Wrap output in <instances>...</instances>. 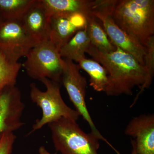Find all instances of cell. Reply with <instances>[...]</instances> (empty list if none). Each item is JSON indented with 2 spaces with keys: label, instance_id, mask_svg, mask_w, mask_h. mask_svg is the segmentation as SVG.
Returning a JSON list of instances; mask_svg holds the SVG:
<instances>
[{
  "label": "cell",
  "instance_id": "obj_4",
  "mask_svg": "<svg viewBox=\"0 0 154 154\" xmlns=\"http://www.w3.org/2000/svg\"><path fill=\"white\" fill-rule=\"evenodd\" d=\"M76 122L61 118L48 125L56 150L61 154H98L99 140L84 132Z\"/></svg>",
  "mask_w": 154,
  "mask_h": 154
},
{
  "label": "cell",
  "instance_id": "obj_21",
  "mask_svg": "<svg viewBox=\"0 0 154 154\" xmlns=\"http://www.w3.org/2000/svg\"><path fill=\"white\" fill-rule=\"evenodd\" d=\"M38 152H39V154H57L51 153L49 152L43 146H41L39 148Z\"/></svg>",
  "mask_w": 154,
  "mask_h": 154
},
{
  "label": "cell",
  "instance_id": "obj_10",
  "mask_svg": "<svg viewBox=\"0 0 154 154\" xmlns=\"http://www.w3.org/2000/svg\"><path fill=\"white\" fill-rule=\"evenodd\" d=\"M35 45L20 21H4L0 24V51L22 57Z\"/></svg>",
  "mask_w": 154,
  "mask_h": 154
},
{
  "label": "cell",
  "instance_id": "obj_11",
  "mask_svg": "<svg viewBox=\"0 0 154 154\" xmlns=\"http://www.w3.org/2000/svg\"><path fill=\"white\" fill-rule=\"evenodd\" d=\"M125 134L134 141L138 154H154V114L134 117L125 127Z\"/></svg>",
  "mask_w": 154,
  "mask_h": 154
},
{
  "label": "cell",
  "instance_id": "obj_5",
  "mask_svg": "<svg viewBox=\"0 0 154 154\" xmlns=\"http://www.w3.org/2000/svg\"><path fill=\"white\" fill-rule=\"evenodd\" d=\"M25 57L22 67L30 78L39 81L48 79L60 84L65 61L61 57L59 50L50 42L35 45Z\"/></svg>",
  "mask_w": 154,
  "mask_h": 154
},
{
  "label": "cell",
  "instance_id": "obj_9",
  "mask_svg": "<svg viewBox=\"0 0 154 154\" xmlns=\"http://www.w3.org/2000/svg\"><path fill=\"white\" fill-rule=\"evenodd\" d=\"M90 14L76 13L51 16L49 41L60 51L77 32L85 29Z\"/></svg>",
  "mask_w": 154,
  "mask_h": 154
},
{
  "label": "cell",
  "instance_id": "obj_15",
  "mask_svg": "<svg viewBox=\"0 0 154 154\" xmlns=\"http://www.w3.org/2000/svg\"><path fill=\"white\" fill-rule=\"evenodd\" d=\"M91 43L86 28L77 32L60 49V54L64 59L78 63L81 59L85 57V54Z\"/></svg>",
  "mask_w": 154,
  "mask_h": 154
},
{
  "label": "cell",
  "instance_id": "obj_19",
  "mask_svg": "<svg viewBox=\"0 0 154 154\" xmlns=\"http://www.w3.org/2000/svg\"><path fill=\"white\" fill-rule=\"evenodd\" d=\"M145 47L146 53L144 63L147 71V86L148 89L151 85L154 75V36L151 37Z\"/></svg>",
  "mask_w": 154,
  "mask_h": 154
},
{
  "label": "cell",
  "instance_id": "obj_22",
  "mask_svg": "<svg viewBox=\"0 0 154 154\" xmlns=\"http://www.w3.org/2000/svg\"><path fill=\"white\" fill-rule=\"evenodd\" d=\"M131 146H132V149H131L130 154H138L136 150L134 141L132 139H131Z\"/></svg>",
  "mask_w": 154,
  "mask_h": 154
},
{
  "label": "cell",
  "instance_id": "obj_3",
  "mask_svg": "<svg viewBox=\"0 0 154 154\" xmlns=\"http://www.w3.org/2000/svg\"><path fill=\"white\" fill-rule=\"evenodd\" d=\"M40 82L46 87V91H41L35 83L30 85V99L41 108L42 113L41 118L33 125L30 134L61 118L77 121L79 114L63 101L61 95L60 84L48 79H42Z\"/></svg>",
  "mask_w": 154,
  "mask_h": 154
},
{
  "label": "cell",
  "instance_id": "obj_18",
  "mask_svg": "<svg viewBox=\"0 0 154 154\" xmlns=\"http://www.w3.org/2000/svg\"><path fill=\"white\" fill-rule=\"evenodd\" d=\"M37 0H0V13L4 21H20Z\"/></svg>",
  "mask_w": 154,
  "mask_h": 154
},
{
  "label": "cell",
  "instance_id": "obj_16",
  "mask_svg": "<svg viewBox=\"0 0 154 154\" xmlns=\"http://www.w3.org/2000/svg\"><path fill=\"white\" fill-rule=\"evenodd\" d=\"M100 21L90 14L88 18L86 30L91 44L102 52L114 51L116 47L112 44Z\"/></svg>",
  "mask_w": 154,
  "mask_h": 154
},
{
  "label": "cell",
  "instance_id": "obj_12",
  "mask_svg": "<svg viewBox=\"0 0 154 154\" xmlns=\"http://www.w3.org/2000/svg\"><path fill=\"white\" fill-rule=\"evenodd\" d=\"M20 22L36 45L49 41L50 17L39 0L27 11Z\"/></svg>",
  "mask_w": 154,
  "mask_h": 154
},
{
  "label": "cell",
  "instance_id": "obj_17",
  "mask_svg": "<svg viewBox=\"0 0 154 154\" xmlns=\"http://www.w3.org/2000/svg\"><path fill=\"white\" fill-rule=\"evenodd\" d=\"M78 63L80 69L89 75L90 86L96 92H104L108 79L106 69L96 61L86 57L81 59Z\"/></svg>",
  "mask_w": 154,
  "mask_h": 154
},
{
  "label": "cell",
  "instance_id": "obj_23",
  "mask_svg": "<svg viewBox=\"0 0 154 154\" xmlns=\"http://www.w3.org/2000/svg\"><path fill=\"white\" fill-rule=\"evenodd\" d=\"M3 21H4V20L2 19V16L0 15V24H1V23H2V22H3Z\"/></svg>",
  "mask_w": 154,
  "mask_h": 154
},
{
  "label": "cell",
  "instance_id": "obj_6",
  "mask_svg": "<svg viewBox=\"0 0 154 154\" xmlns=\"http://www.w3.org/2000/svg\"><path fill=\"white\" fill-rule=\"evenodd\" d=\"M117 1H92L91 14L101 22L113 45L131 54L140 63L145 66L144 57L146 53L145 47L118 27L112 18V12Z\"/></svg>",
  "mask_w": 154,
  "mask_h": 154
},
{
  "label": "cell",
  "instance_id": "obj_20",
  "mask_svg": "<svg viewBox=\"0 0 154 154\" xmlns=\"http://www.w3.org/2000/svg\"><path fill=\"white\" fill-rule=\"evenodd\" d=\"M17 136L14 133H7L0 139V154H11Z\"/></svg>",
  "mask_w": 154,
  "mask_h": 154
},
{
  "label": "cell",
  "instance_id": "obj_1",
  "mask_svg": "<svg viewBox=\"0 0 154 154\" xmlns=\"http://www.w3.org/2000/svg\"><path fill=\"white\" fill-rule=\"evenodd\" d=\"M86 53L99 62L107 71L108 79L104 93L108 96H131L136 87L139 92L135 98L132 107L147 86V71L134 57L116 47L114 51L102 52L90 45Z\"/></svg>",
  "mask_w": 154,
  "mask_h": 154
},
{
  "label": "cell",
  "instance_id": "obj_2",
  "mask_svg": "<svg viewBox=\"0 0 154 154\" xmlns=\"http://www.w3.org/2000/svg\"><path fill=\"white\" fill-rule=\"evenodd\" d=\"M112 17L118 27L144 46L154 36V0H117Z\"/></svg>",
  "mask_w": 154,
  "mask_h": 154
},
{
  "label": "cell",
  "instance_id": "obj_7",
  "mask_svg": "<svg viewBox=\"0 0 154 154\" xmlns=\"http://www.w3.org/2000/svg\"><path fill=\"white\" fill-rule=\"evenodd\" d=\"M65 66L64 69L60 83L66 89L71 101L75 110L89 125L91 133L95 135L99 140L106 143L115 151L116 149L98 130L89 113L86 103V79L81 74L79 65L73 61L64 59Z\"/></svg>",
  "mask_w": 154,
  "mask_h": 154
},
{
  "label": "cell",
  "instance_id": "obj_8",
  "mask_svg": "<svg viewBox=\"0 0 154 154\" xmlns=\"http://www.w3.org/2000/svg\"><path fill=\"white\" fill-rule=\"evenodd\" d=\"M25 107L21 92L16 86L6 88L0 93V139L25 124L21 119Z\"/></svg>",
  "mask_w": 154,
  "mask_h": 154
},
{
  "label": "cell",
  "instance_id": "obj_13",
  "mask_svg": "<svg viewBox=\"0 0 154 154\" xmlns=\"http://www.w3.org/2000/svg\"><path fill=\"white\" fill-rule=\"evenodd\" d=\"M50 17L72 13L91 14V0H39Z\"/></svg>",
  "mask_w": 154,
  "mask_h": 154
},
{
  "label": "cell",
  "instance_id": "obj_14",
  "mask_svg": "<svg viewBox=\"0 0 154 154\" xmlns=\"http://www.w3.org/2000/svg\"><path fill=\"white\" fill-rule=\"evenodd\" d=\"M21 57L10 53L0 51V93L6 88L16 86L17 76L22 63Z\"/></svg>",
  "mask_w": 154,
  "mask_h": 154
}]
</instances>
